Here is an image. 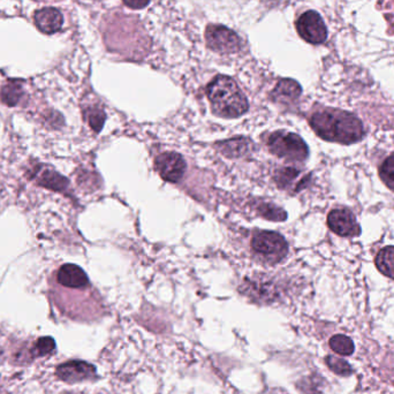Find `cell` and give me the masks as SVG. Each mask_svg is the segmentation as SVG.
I'll return each mask as SVG.
<instances>
[{
    "label": "cell",
    "mask_w": 394,
    "mask_h": 394,
    "mask_svg": "<svg viewBox=\"0 0 394 394\" xmlns=\"http://www.w3.org/2000/svg\"><path fill=\"white\" fill-rule=\"evenodd\" d=\"M330 347L333 352L342 356L352 355L355 349L352 339L344 335H333L330 339Z\"/></svg>",
    "instance_id": "2e32d148"
},
{
    "label": "cell",
    "mask_w": 394,
    "mask_h": 394,
    "mask_svg": "<svg viewBox=\"0 0 394 394\" xmlns=\"http://www.w3.org/2000/svg\"><path fill=\"white\" fill-rule=\"evenodd\" d=\"M325 362L328 364V368L339 376L348 377L353 373L352 366H349V363L346 362L345 359H340V357L328 355L326 356Z\"/></svg>",
    "instance_id": "ffe728a7"
},
{
    "label": "cell",
    "mask_w": 394,
    "mask_h": 394,
    "mask_svg": "<svg viewBox=\"0 0 394 394\" xmlns=\"http://www.w3.org/2000/svg\"><path fill=\"white\" fill-rule=\"evenodd\" d=\"M206 92L213 112L219 117L237 118L248 111L247 98L230 77L219 75L213 79Z\"/></svg>",
    "instance_id": "7a4b0ae2"
},
{
    "label": "cell",
    "mask_w": 394,
    "mask_h": 394,
    "mask_svg": "<svg viewBox=\"0 0 394 394\" xmlns=\"http://www.w3.org/2000/svg\"><path fill=\"white\" fill-rule=\"evenodd\" d=\"M251 248L264 261L279 262L288 253V244L283 235L276 232L262 230L255 234L251 240Z\"/></svg>",
    "instance_id": "277c9868"
},
{
    "label": "cell",
    "mask_w": 394,
    "mask_h": 394,
    "mask_svg": "<svg viewBox=\"0 0 394 394\" xmlns=\"http://www.w3.org/2000/svg\"><path fill=\"white\" fill-rule=\"evenodd\" d=\"M58 283L61 286L67 287V288H84L89 285V279L81 269L80 266H74V264H65L60 268L57 275Z\"/></svg>",
    "instance_id": "30bf717a"
},
{
    "label": "cell",
    "mask_w": 394,
    "mask_h": 394,
    "mask_svg": "<svg viewBox=\"0 0 394 394\" xmlns=\"http://www.w3.org/2000/svg\"><path fill=\"white\" fill-rule=\"evenodd\" d=\"M268 147L277 157L287 161H304L309 156V149L297 134L288 132H275L268 141Z\"/></svg>",
    "instance_id": "3957f363"
},
{
    "label": "cell",
    "mask_w": 394,
    "mask_h": 394,
    "mask_svg": "<svg viewBox=\"0 0 394 394\" xmlns=\"http://www.w3.org/2000/svg\"><path fill=\"white\" fill-rule=\"evenodd\" d=\"M257 211L262 217H264L266 219L275 220V221H283L287 218L285 210L271 203H262L257 206Z\"/></svg>",
    "instance_id": "ac0fdd59"
},
{
    "label": "cell",
    "mask_w": 394,
    "mask_h": 394,
    "mask_svg": "<svg viewBox=\"0 0 394 394\" xmlns=\"http://www.w3.org/2000/svg\"><path fill=\"white\" fill-rule=\"evenodd\" d=\"M302 89L297 81L283 79L277 83L273 91V98L280 103H290L300 97Z\"/></svg>",
    "instance_id": "7c38bea8"
},
{
    "label": "cell",
    "mask_w": 394,
    "mask_h": 394,
    "mask_svg": "<svg viewBox=\"0 0 394 394\" xmlns=\"http://www.w3.org/2000/svg\"><path fill=\"white\" fill-rule=\"evenodd\" d=\"M300 175V171L297 168H286L280 170L276 177V181L282 188H286L288 186L292 185Z\"/></svg>",
    "instance_id": "603a6c76"
},
{
    "label": "cell",
    "mask_w": 394,
    "mask_h": 394,
    "mask_svg": "<svg viewBox=\"0 0 394 394\" xmlns=\"http://www.w3.org/2000/svg\"><path fill=\"white\" fill-rule=\"evenodd\" d=\"M206 41L210 49L219 53L237 52L241 48L237 32L225 26L210 25L206 30Z\"/></svg>",
    "instance_id": "5b68a950"
},
{
    "label": "cell",
    "mask_w": 394,
    "mask_h": 394,
    "mask_svg": "<svg viewBox=\"0 0 394 394\" xmlns=\"http://www.w3.org/2000/svg\"><path fill=\"white\" fill-rule=\"evenodd\" d=\"M84 115H86V119H87L89 125H90L91 128L94 129L96 133H99L101 129L103 128V125H104L105 115L104 111L101 108H89L84 111Z\"/></svg>",
    "instance_id": "d6986e66"
},
{
    "label": "cell",
    "mask_w": 394,
    "mask_h": 394,
    "mask_svg": "<svg viewBox=\"0 0 394 394\" xmlns=\"http://www.w3.org/2000/svg\"><path fill=\"white\" fill-rule=\"evenodd\" d=\"M57 376L66 383H80L96 378L97 371L90 363L84 361H68L57 368Z\"/></svg>",
    "instance_id": "9c48e42d"
},
{
    "label": "cell",
    "mask_w": 394,
    "mask_h": 394,
    "mask_svg": "<svg viewBox=\"0 0 394 394\" xmlns=\"http://www.w3.org/2000/svg\"><path fill=\"white\" fill-rule=\"evenodd\" d=\"M0 394H1V393H0Z\"/></svg>",
    "instance_id": "484cf974"
},
{
    "label": "cell",
    "mask_w": 394,
    "mask_h": 394,
    "mask_svg": "<svg viewBox=\"0 0 394 394\" xmlns=\"http://www.w3.org/2000/svg\"><path fill=\"white\" fill-rule=\"evenodd\" d=\"M22 95H23L22 88L18 83H13V82L5 84L0 91L1 101H4L5 104L8 105V106H14V105L18 104L21 99Z\"/></svg>",
    "instance_id": "e0dca14e"
},
{
    "label": "cell",
    "mask_w": 394,
    "mask_h": 394,
    "mask_svg": "<svg viewBox=\"0 0 394 394\" xmlns=\"http://www.w3.org/2000/svg\"><path fill=\"white\" fill-rule=\"evenodd\" d=\"M299 35L311 44H322L328 39V29L317 12L308 11L297 19Z\"/></svg>",
    "instance_id": "8992f818"
},
{
    "label": "cell",
    "mask_w": 394,
    "mask_h": 394,
    "mask_svg": "<svg viewBox=\"0 0 394 394\" xmlns=\"http://www.w3.org/2000/svg\"><path fill=\"white\" fill-rule=\"evenodd\" d=\"M156 170L165 181L178 182L185 175V159L177 152H164L156 159Z\"/></svg>",
    "instance_id": "52a82bcc"
},
{
    "label": "cell",
    "mask_w": 394,
    "mask_h": 394,
    "mask_svg": "<svg viewBox=\"0 0 394 394\" xmlns=\"http://www.w3.org/2000/svg\"><path fill=\"white\" fill-rule=\"evenodd\" d=\"M328 225L333 233L340 237H357L361 233L355 216L347 209H335L328 213Z\"/></svg>",
    "instance_id": "ba28073f"
},
{
    "label": "cell",
    "mask_w": 394,
    "mask_h": 394,
    "mask_svg": "<svg viewBox=\"0 0 394 394\" xmlns=\"http://www.w3.org/2000/svg\"><path fill=\"white\" fill-rule=\"evenodd\" d=\"M63 14L57 8H46L35 13V25L41 32L55 34L59 32L63 26Z\"/></svg>",
    "instance_id": "8fae6325"
},
{
    "label": "cell",
    "mask_w": 394,
    "mask_h": 394,
    "mask_svg": "<svg viewBox=\"0 0 394 394\" xmlns=\"http://www.w3.org/2000/svg\"><path fill=\"white\" fill-rule=\"evenodd\" d=\"M311 126L321 139L335 144H356L366 134L357 117L337 108H325L315 113L311 117Z\"/></svg>",
    "instance_id": "6da1fadb"
},
{
    "label": "cell",
    "mask_w": 394,
    "mask_h": 394,
    "mask_svg": "<svg viewBox=\"0 0 394 394\" xmlns=\"http://www.w3.org/2000/svg\"><path fill=\"white\" fill-rule=\"evenodd\" d=\"M56 351V342L51 337H42L35 342L32 347V355L36 357L39 356L51 355Z\"/></svg>",
    "instance_id": "7402d4cb"
},
{
    "label": "cell",
    "mask_w": 394,
    "mask_h": 394,
    "mask_svg": "<svg viewBox=\"0 0 394 394\" xmlns=\"http://www.w3.org/2000/svg\"><path fill=\"white\" fill-rule=\"evenodd\" d=\"M124 4L128 8H134V10H141V8H147L150 0H122Z\"/></svg>",
    "instance_id": "cb8c5ba5"
},
{
    "label": "cell",
    "mask_w": 394,
    "mask_h": 394,
    "mask_svg": "<svg viewBox=\"0 0 394 394\" xmlns=\"http://www.w3.org/2000/svg\"><path fill=\"white\" fill-rule=\"evenodd\" d=\"M36 180L39 185L44 186L46 188L55 189V190H63L68 186L66 178H63L59 173L44 168V166L42 170L37 172Z\"/></svg>",
    "instance_id": "4fadbf2b"
},
{
    "label": "cell",
    "mask_w": 394,
    "mask_h": 394,
    "mask_svg": "<svg viewBox=\"0 0 394 394\" xmlns=\"http://www.w3.org/2000/svg\"><path fill=\"white\" fill-rule=\"evenodd\" d=\"M376 266L384 276L394 279V246L383 248L377 254Z\"/></svg>",
    "instance_id": "5bb4252c"
},
{
    "label": "cell",
    "mask_w": 394,
    "mask_h": 394,
    "mask_svg": "<svg viewBox=\"0 0 394 394\" xmlns=\"http://www.w3.org/2000/svg\"><path fill=\"white\" fill-rule=\"evenodd\" d=\"M380 177L384 184L394 192V154L391 155L390 157H387L383 164L380 165Z\"/></svg>",
    "instance_id": "44dd1931"
},
{
    "label": "cell",
    "mask_w": 394,
    "mask_h": 394,
    "mask_svg": "<svg viewBox=\"0 0 394 394\" xmlns=\"http://www.w3.org/2000/svg\"><path fill=\"white\" fill-rule=\"evenodd\" d=\"M278 394H282V393H278Z\"/></svg>",
    "instance_id": "d4e9b609"
},
{
    "label": "cell",
    "mask_w": 394,
    "mask_h": 394,
    "mask_svg": "<svg viewBox=\"0 0 394 394\" xmlns=\"http://www.w3.org/2000/svg\"><path fill=\"white\" fill-rule=\"evenodd\" d=\"M249 141L242 137L233 139V140L225 141L220 144L224 155L228 157H241L249 150Z\"/></svg>",
    "instance_id": "9a60e30c"
}]
</instances>
